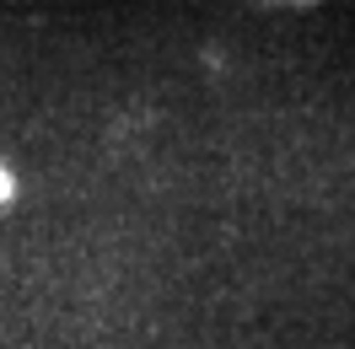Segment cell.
Here are the masks:
<instances>
[{
	"instance_id": "1",
	"label": "cell",
	"mask_w": 355,
	"mask_h": 349,
	"mask_svg": "<svg viewBox=\"0 0 355 349\" xmlns=\"http://www.w3.org/2000/svg\"><path fill=\"white\" fill-rule=\"evenodd\" d=\"M11 188H17V183H11V172H6V167H0V204H6V199H11Z\"/></svg>"
}]
</instances>
